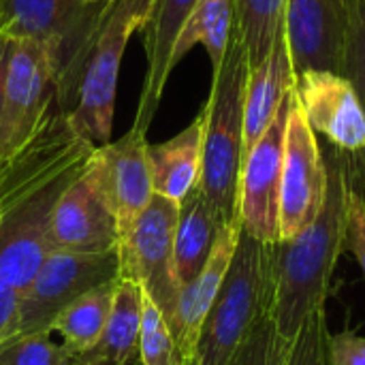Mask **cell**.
<instances>
[{
  "label": "cell",
  "instance_id": "6da1fadb",
  "mask_svg": "<svg viewBox=\"0 0 365 365\" xmlns=\"http://www.w3.org/2000/svg\"><path fill=\"white\" fill-rule=\"evenodd\" d=\"M327 199L312 225L269 246V317L293 340L310 314L325 308L331 276L346 250V207L353 178L351 154L329 145Z\"/></svg>",
  "mask_w": 365,
  "mask_h": 365
},
{
  "label": "cell",
  "instance_id": "7a4b0ae2",
  "mask_svg": "<svg viewBox=\"0 0 365 365\" xmlns=\"http://www.w3.org/2000/svg\"><path fill=\"white\" fill-rule=\"evenodd\" d=\"M109 2L0 0V34L9 41H34L45 49L68 111L77 103L86 64Z\"/></svg>",
  "mask_w": 365,
  "mask_h": 365
},
{
  "label": "cell",
  "instance_id": "3957f363",
  "mask_svg": "<svg viewBox=\"0 0 365 365\" xmlns=\"http://www.w3.org/2000/svg\"><path fill=\"white\" fill-rule=\"evenodd\" d=\"M248 60L233 30L218 68L212 71V90L203 115V158L199 190L225 222L237 220V186L244 160V96Z\"/></svg>",
  "mask_w": 365,
  "mask_h": 365
},
{
  "label": "cell",
  "instance_id": "277c9868",
  "mask_svg": "<svg viewBox=\"0 0 365 365\" xmlns=\"http://www.w3.org/2000/svg\"><path fill=\"white\" fill-rule=\"evenodd\" d=\"M269 310V246L240 227L235 252L201 327L199 365H227L257 321Z\"/></svg>",
  "mask_w": 365,
  "mask_h": 365
},
{
  "label": "cell",
  "instance_id": "5b68a950",
  "mask_svg": "<svg viewBox=\"0 0 365 365\" xmlns=\"http://www.w3.org/2000/svg\"><path fill=\"white\" fill-rule=\"evenodd\" d=\"M150 6L152 0H111L103 15L77 103L68 113L73 128L96 148L111 141L120 64L128 38L143 28Z\"/></svg>",
  "mask_w": 365,
  "mask_h": 365
},
{
  "label": "cell",
  "instance_id": "8992f818",
  "mask_svg": "<svg viewBox=\"0 0 365 365\" xmlns=\"http://www.w3.org/2000/svg\"><path fill=\"white\" fill-rule=\"evenodd\" d=\"M120 278V252L53 250L17 295V338L49 331L51 321L77 297Z\"/></svg>",
  "mask_w": 365,
  "mask_h": 365
},
{
  "label": "cell",
  "instance_id": "52a82bcc",
  "mask_svg": "<svg viewBox=\"0 0 365 365\" xmlns=\"http://www.w3.org/2000/svg\"><path fill=\"white\" fill-rule=\"evenodd\" d=\"M68 109L58 105L38 133L4 165H0V231L11 216L47 182L86 163L96 145L71 124Z\"/></svg>",
  "mask_w": 365,
  "mask_h": 365
},
{
  "label": "cell",
  "instance_id": "ba28073f",
  "mask_svg": "<svg viewBox=\"0 0 365 365\" xmlns=\"http://www.w3.org/2000/svg\"><path fill=\"white\" fill-rule=\"evenodd\" d=\"M180 203L154 195L130 233L120 242V276L135 280L173 327L180 282L175 278L173 242Z\"/></svg>",
  "mask_w": 365,
  "mask_h": 365
},
{
  "label": "cell",
  "instance_id": "9c48e42d",
  "mask_svg": "<svg viewBox=\"0 0 365 365\" xmlns=\"http://www.w3.org/2000/svg\"><path fill=\"white\" fill-rule=\"evenodd\" d=\"M64 103L49 56L34 41H11L0 113V165L13 158Z\"/></svg>",
  "mask_w": 365,
  "mask_h": 365
},
{
  "label": "cell",
  "instance_id": "30bf717a",
  "mask_svg": "<svg viewBox=\"0 0 365 365\" xmlns=\"http://www.w3.org/2000/svg\"><path fill=\"white\" fill-rule=\"evenodd\" d=\"M327 184L323 148L293 90L280 182V240L297 235L317 220L327 199Z\"/></svg>",
  "mask_w": 365,
  "mask_h": 365
},
{
  "label": "cell",
  "instance_id": "8fae6325",
  "mask_svg": "<svg viewBox=\"0 0 365 365\" xmlns=\"http://www.w3.org/2000/svg\"><path fill=\"white\" fill-rule=\"evenodd\" d=\"M293 92L282 103L276 120L244 156L237 186V220L252 237L274 244L280 240V182L284 137Z\"/></svg>",
  "mask_w": 365,
  "mask_h": 365
},
{
  "label": "cell",
  "instance_id": "7c38bea8",
  "mask_svg": "<svg viewBox=\"0 0 365 365\" xmlns=\"http://www.w3.org/2000/svg\"><path fill=\"white\" fill-rule=\"evenodd\" d=\"M86 163L60 173L38 188L0 231V280L17 295L30 284L41 263L51 252V220L56 203Z\"/></svg>",
  "mask_w": 365,
  "mask_h": 365
},
{
  "label": "cell",
  "instance_id": "4fadbf2b",
  "mask_svg": "<svg viewBox=\"0 0 365 365\" xmlns=\"http://www.w3.org/2000/svg\"><path fill=\"white\" fill-rule=\"evenodd\" d=\"M353 0H287L284 30L295 77L306 71L344 75Z\"/></svg>",
  "mask_w": 365,
  "mask_h": 365
},
{
  "label": "cell",
  "instance_id": "5bb4252c",
  "mask_svg": "<svg viewBox=\"0 0 365 365\" xmlns=\"http://www.w3.org/2000/svg\"><path fill=\"white\" fill-rule=\"evenodd\" d=\"M148 145L145 133L130 126L124 137L94 148L88 158V167L113 212L120 242L154 197Z\"/></svg>",
  "mask_w": 365,
  "mask_h": 365
},
{
  "label": "cell",
  "instance_id": "9a60e30c",
  "mask_svg": "<svg viewBox=\"0 0 365 365\" xmlns=\"http://www.w3.org/2000/svg\"><path fill=\"white\" fill-rule=\"evenodd\" d=\"M297 103L314 133L344 154H365V111L346 75L306 71L295 77Z\"/></svg>",
  "mask_w": 365,
  "mask_h": 365
},
{
  "label": "cell",
  "instance_id": "2e32d148",
  "mask_svg": "<svg viewBox=\"0 0 365 365\" xmlns=\"http://www.w3.org/2000/svg\"><path fill=\"white\" fill-rule=\"evenodd\" d=\"M118 246L120 233L113 212L86 163L56 203L51 252H109L118 250Z\"/></svg>",
  "mask_w": 365,
  "mask_h": 365
},
{
  "label": "cell",
  "instance_id": "e0dca14e",
  "mask_svg": "<svg viewBox=\"0 0 365 365\" xmlns=\"http://www.w3.org/2000/svg\"><path fill=\"white\" fill-rule=\"evenodd\" d=\"M199 0H152L148 19L141 28L145 47V77L139 94V105L135 113L133 128L148 133L158 105L163 101L169 75H171V53L178 36L188 21L192 9Z\"/></svg>",
  "mask_w": 365,
  "mask_h": 365
},
{
  "label": "cell",
  "instance_id": "ac0fdd59",
  "mask_svg": "<svg viewBox=\"0 0 365 365\" xmlns=\"http://www.w3.org/2000/svg\"><path fill=\"white\" fill-rule=\"evenodd\" d=\"M240 235V220H233L220 229V235L214 244V250L205 263V267L199 272V276L180 291L178 312L171 327V334L175 338L178 351L182 361H188L197 355V342L201 336V327L216 302V295L225 282V276L229 272L235 244Z\"/></svg>",
  "mask_w": 365,
  "mask_h": 365
},
{
  "label": "cell",
  "instance_id": "d6986e66",
  "mask_svg": "<svg viewBox=\"0 0 365 365\" xmlns=\"http://www.w3.org/2000/svg\"><path fill=\"white\" fill-rule=\"evenodd\" d=\"M295 90V71L291 62L284 24L276 34L269 56L255 68H248L244 96V156L263 137L276 120L282 103Z\"/></svg>",
  "mask_w": 365,
  "mask_h": 365
},
{
  "label": "cell",
  "instance_id": "ffe728a7",
  "mask_svg": "<svg viewBox=\"0 0 365 365\" xmlns=\"http://www.w3.org/2000/svg\"><path fill=\"white\" fill-rule=\"evenodd\" d=\"M203 128L205 115L201 109L199 115L182 133L163 143L148 145L154 195L182 203L199 186L203 158Z\"/></svg>",
  "mask_w": 365,
  "mask_h": 365
},
{
  "label": "cell",
  "instance_id": "44dd1931",
  "mask_svg": "<svg viewBox=\"0 0 365 365\" xmlns=\"http://www.w3.org/2000/svg\"><path fill=\"white\" fill-rule=\"evenodd\" d=\"M143 323V289L120 276L109 321L96 344L73 357L71 365H135L139 364Z\"/></svg>",
  "mask_w": 365,
  "mask_h": 365
},
{
  "label": "cell",
  "instance_id": "7402d4cb",
  "mask_svg": "<svg viewBox=\"0 0 365 365\" xmlns=\"http://www.w3.org/2000/svg\"><path fill=\"white\" fill-rule=\"evenodd\" d=\"M229 225L207 203L199 186L180 203V216L173 242V263L180 289L188 287L205 267L220 229Z\"/></svg>",
  "mask_w": 365,
  "mask_h": 365
},
{
  "label": "cell",
  "instance_id": "603a6c76",
  "mask_svg": "<svg viewBox=\"0 0 365 365\" xmlns=\"http://www.w3.org/2000/svg\"><path fill=\"white\" fill-rule=\"evenodd\" d=\"M118 282H120V278L94 287L92 291L83 293L73 304H68L51 321L49 331L60 334L62 344L68 349V353L73 357L90 351L96 344V340L101 338V334L109 321L111 308H113Z\"/></svg>",
  "mask_w": 365,
  "mask_h": 365
},
{
  "label": "cell",
  "instance_id": "cb8c5ba5",
  "mask_svg": "<svg viewBox=\"0 0 365 365\" xmlns=\"http://www.w3.org/2000/svg\"><path fill=\"white\" fill-rule=\"evenodd\" d=\"M233 30H235L233 0H199L178 36V43L171 53V68H175L197 43L205 47L212 62V71L218 68L231 43Z\"/></svg>",
  "mask_w": 365,
  "mask_h": 365
},
{
  "label": "cell",
  "instance_id": "d4e9b609",
  "mask_svg": "<svg viewBox=\"0 0 365 365\" xmlns=\"http://www.w3.org/2000/svg\"><path fill=\"white\" fill-rule=\"evenodd\" d=\"M235 32L244 45L248 68L259 66L272 51L278 30L284 24L287 0H233Z\"/></svg>",
  "mask_w": 365,
  "mask_h": 365
},
{
  "label": "cell",
  "instance_id": "484cf974",
  "mask_svg": "<svg viewBox=\"0 0 365 365\" xmlns=\"http://www.w3.org/2000/svg\"><path fill=\"white\" fill-rule=\"evenodd\" d=\"M291 342L278 331L269 312H265L227 365H287Z\"/></svg>",
  "mask_w": 365,
  "mask_h": 365
},
{
  "label": "cell",
  "instance_id": "4316f807",
  "mask_svg": "<svg viewBox=\"0 0 365 365\" xmlns=\"http://www.w3.org/2000/svg\"><path fill=\"white\" fill-rule=\"evenodd\" d=\"M141 365H182V357L171 334L169 323L154 302L143 293V323H141V346H139Z\"/></svg>",
  "mask_w": 365,
  "mask_h": 365
},
{
  "label": "cell",
  "instance_id": "83f0119b",
  "mask_svg": "<svg viewBox=\"0 0 365 365\" xmlns=\"http://www.w3.org/2000/svg\"><path fill=\"white\" fill-rule=\"evenodd\" d=\"M73 355L64 344L51 340V331H38L17 338L9 344L2 355L0 365H71Z\"/></svg>",
  "mask_w": 365,
  "mask_h": 365
},
{
  "label": "cell",
  "instance_id": "f1b7e54d",
  "mask_svg": "<svg viewBox=\"0 0 365 365\" xmlns=\"http://www.w3.org/2000/svg\"><path fill=\"white\" fill-rule=\"evenodd\" d=\"M353 178L346 207V250H351L365 276V154H351Z\"/></svg>",
  "mask_w": 365,
  "mask_h": 365
},
{
  "label": "cell",
  "instance_id": "f546056e",
  "mask_svg": "<svg viewBox=\"0 0 365 365\" xmlns=\"http://www.w3.org/2000/svg\"><path fill=\"white\" fill-rule=\"evenodd\" d=\"M327 312L319 308L304 323L299 334L291 342L287 365H329L327 364Z\"/></svg>",
  "mask_w": 365,
  "mask_h": 365
},
{
  "label": "cell",
  "instance_id": "4dcf8cb0",
  "mask_svg": "<svg viewBox=\"0 0 365 365\" xmlns=\"http://www.w3.org/2000/svg\"><path fill=\"white\" fill-rule=\"evenodd\" d=\"M344 75L355 86L365 111V0H353L351 6V38Z\"/></svg>",
  "mask_w": 365,
  "mask_h": 365
},
{
  "label": "cell",
  "instance_id": "1f68e13d",
  "mask_svg": "<svg viewBox=\"0 0 365 365\" xmlns=\"http://www.w3.org/2000/svg\"><path fill=\"white\" fill-rule=\"evenodd\" d=\"M327 364L365 365V336H359L351 329H344L340 334H329Z\"/></svg>",
  "mask_w": 365,
  "mask_h": 365
},
{
  "label": "cell",
  "instance_id": "d6a6232c",
  "mask_svg": "<svg viewBox=\"0 0 365 365\" xmlns=\"http://www.w3.org/2000/svg\"><path fill=\"white\" fill-rule=\"evenodd\" d=\"M17 340V293L0 280V355Z\"/></svg>",
  "mask_w": 365,
  "mask_h": 365
},
{
  "label": "cell",
  "instance_id": "836d02e7",
  "mask_svg": "<svg viewBox=\"0 0 365 365\" xmlns=\"http://www.w3.org/2000/svg\"><path fill=\"white\" fill-rule=\"evenodd\" d=\"M9 38L0 34V113H2V98H4V79H6V64H9Z\"/></svg>",
  "mask_w": 365,
  "mask_h": 365
},
{
  "label": "cell",
  "instance_id": "e575fe53",
  "mask_svg": "<svg viewBox=\"0 0 365 365\" xmlns=\"http://www.w3.org/2000/svg\"><path fill=\"white\" fill-rule=\"evenodd\" d=\"M182 365H199V361H197V357H192V359H188V361H184Z\"/></svg>",
  "mask_w": 365,
  "mask_h": 365
},
{
  "label": "cell",
  "instance_id": "d590c367",
  "mask_svg": "<svg viewBox=\"0 0 365 365\" xmlns=\"http://www.w3.org/2000/svg\"><path fill=\"white\" fill-rule=\"evenodd\" d=\"M88 2H109V0H88Z\"/></svg>",
  "mask_w": 365,
  "mask_h": 365
}]
</instances>
